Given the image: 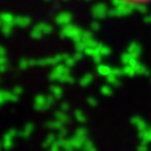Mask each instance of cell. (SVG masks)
I'll use <instances>...</instances> for the list:
<instances>
[{"label": "cell", "mask_w": 151, "mask_h": 151, "mask_svg": "<svg viewBox=\"0 0 151 151\" xmlns=\"http://www.w3.org/2000/svg\"><path fill=\"white\" fill-rule=\"evenodd\" d=\"M117 1L125 4V5H129V6H135V8L151 5V0H117Z\"/></svg>", "instance_id": "6da1fadb"}]
</instances>
